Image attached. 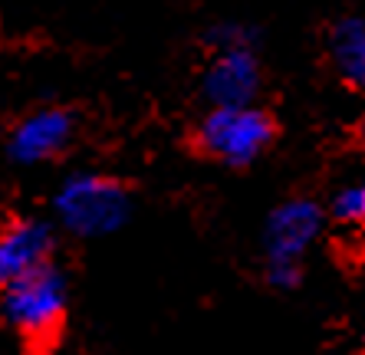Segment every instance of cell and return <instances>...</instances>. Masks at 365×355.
Segmentation results:
<instances>
[{
	"label": "cell",
	"instance_id": "6da1fadb",
	"mask_svg": "<svg viewBox=\"0 0 365 355\" xmlns=\"http://www.w3.org/2000/svg\"><path fill=\"white\" fill-rule=\"evenodd\" d=\"M69 313V283L56 260L0 287V322L30 349H53Z\"/></svg>",
	"mask_w": 365,
	"mask_h": 355
},
{
	"label": "cell",
	"instance_id": "7a4b0ae2",
	"mask_svg": "<svg viewBox=\"0 0 365 355\" xmlns=\"http://www.w3.org/2000/svg\"><path fill=\"white\" fill-rule=\"evenodd\" d=\"M56 227L79 240L119 234L132 217V191L125 181L102 171H73L53 195Z\"/></svg>",
	"mask_w": 365,
	"mask_h": 355
},
{
	"label": "cell",
	"instance_id": "3957f363",
	"mask_svg": "<svg viewBox=\"0 0 365 355\" xmlns=\"http://www.w3.org/2000/svg\"><path fill=\"white\" fill-rule=\"evenodd\" d=\"M273 138H277L273 115L247 102V106H211L195 125L191 145L217 165L247 168L270 148Z\"/></svg>",
	"mask_w": 365,
	"mask_h": 355
},
{
	"label": "cell",
	"instance_id": "277c9868",
	"mask_svg": "<svg viewBox=\"0 0 365 355\" xmlns=\"http://www.w3.org/2000/svg\"><path fill=\"white\" fill-rule=\"evenodd\" d=\"M323 207L309 197H289L273 207L264 234V277L277 289H293L303 279V257L319 230H323Z\"/></svg>",
	"mask_w": 365,
	"mask_h": 355
},
{
	"label": "cell",
	"instance_id": "5b68a950",
	"mask_svg": "<svg viewBox=\"0 0 365 355\" xmlns=\"http://www.w3.org/2000/svg\"><path fill=\"white\" fill-rule=\"evenodd\" d=\"M76 138V115L66 106H40L20 115L7 132L4 152L20 168L56 161Z\"/></svg>",
	"mask_w": 365,
	"mask_h": 355
},
{
	"label": "cell",
	"instance_id": "8992f818",
	"mask_svg": "<svg viewBox=\"0 0 365 355\" xmlns=\"http://www.w3.org/2000/svg\"><path fill=\"white\" fill-rule=\"evenodd\" d=\"M260 83H264V73H260L254 40L227 43L211 50L201 76V93L207 106H247L257 99Z\"/></svg>",
	"mask_w": 365,
	"mask_h": 355
},
{
	"label": "cell",
	"instance_id": "52a82bcc",
	"mask_svg": "<svg viewBox=\"0 0 365 355\" xmlns=\"http://www.w3.org/2000/svg\"><path fill=\"white\" fill-rule=\"evenodd\" d=\"M56 254V227L40 217H14L0 224V287L50 263Z\"/></svg>",
	"mask_w": 365,
	"mask_h": 355
},
{
	"label": "cell",
	"instance_id": "ba28073f",
	"mask_svg": "<svg viewBox=\"0 0 365 355\" xmlns=\"http://www.w3.org/2000/svg\"><path fill=\"white\" fill-rule=\"evenodd\" d=\"M326 50L339 79L352 89H365V20L342 17L329 26Z\"/></svg>",
	"mask_w": 365,
	"mask_h": 355
},
{
	"label": "cell",
	"instance_id": "9c48e42d",
	"mask_svg": "<svg viewBox=\"0 0 365 355\" xmlns=\"http://www.w3.org/2000/svg\"><path fill=\"white\" fill-rule=\"evenodd\" d=\"M332 217L349 227H365V181L346 185L332 197Z\"/></svg>",
	"mask_w": 365,
	"mask_h": 355
},
{
	"label": "cell",
	"instance_id": "30bf717a",
	"mask_svg": "<svg viewBox=\"0 0 365 355\" xmlns=\"http://www.w3.org/2000/svg\"><path fill=\"white\" fill-rule=\"evenodd\" d=\"M356 142H359V148L365 152V115L359 118V125H356Z\"/></svg>",
	"mask_w": 365,
	"mask_h": 355
}]
</instances>
